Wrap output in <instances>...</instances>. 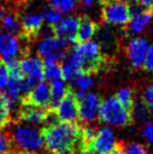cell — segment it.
I'll list each match as a JSON object with an SVG mask.
<instances>
[{
	"instance_id": "37",
	"label": "cell",
	"mask_w": 153,
	"mask_h": 154,
	"mask_svg": "<svg viewBox=\"0 0 153 154\" xmlns=\"http://www.w3.org/2000/svg\"><path fill=\"white\" fill-rule=\"evenodd\" d=\"M79 154H99V153H96L94 151H89V150H83V151H80Z\"/></svg>"
},
{
	"instance_id": "39",
	"label": "cell",
	"mask_w": 153,
	"mask_h": 154,
	"mask_svg": "<svg viewBox=\"0 0 153 154\" xmlns=\"http://www.w3.org/2000/svg\"><path fill=\"white\" fill-rule=\"evenodd\" d=\"M152 9H153V8H152Z\"/></svg>"
},
{
	"instance_id": "12",
	"label": "cell",
	"mask_w": 153,
	"mask_h": 154,
	"mask_svg": "<svg viewBox=\"0 0 153 154\" xmlns=\"http://www.w3.org/2000/svg\"><path fill=\"white\" fill-rule=\"evenodd\" d=\"M115 144H116V141H115L113 131L111 128L104 127V128L98 129L97 135L87 145L86 150L94 151L99 154H109V152L114 149Z\"/></svg>"
},
{
	"instance_id": "17",
	"label": "cell",
	"mask_w": 153,
	"mask_h": 154,
	"mask_svg": "<svg viewBox=\"0 0 153 154\" xmlns=\"http://www.w3.org/2000/svg\"><path fill=\"white\" fill-rule=\"evenodd\" d=\"M98 25L96 23L90 19L87 16L79 18V26H78V30H76V43L81 44L88 42L90 38L94 37V35L97 33Z\"/></svg>"
},
{
	"instance_id": "26",
	"label": "cell",
	"mask_w": 153,
	"mask_h": 154,
	"mask_svg": "<svg viewBox=\"0 0 153 154\" xmlns=\"http://www.w3.org/2000/svg\"><path fill=\"white\" fill-rule=\"evenodd\" d=\"M74 85L79 89V91H86V90L90 89L92 85H94V80H92V75L87 74L83 72H79L78 75L74 78Z\"/></svg>"
},
{
	"instance_id": "7",
	"label": "cell",
	"mask_w": 153,
	"mask_h": 154,
	"mask_svg": "<svg viewBox=\"0 0 153 154\" xmlns=\"http://www.w3.org/2000/svg\"><path fill=\"white\" fill-rule=\"evenodd\" d=\"M54 117L52 109L33 107V106H24L20 105V108L17 110L14 119V123H30V124H44Z\"/></svg>"
},
{
	"instance_id": "5",
	"label": "cell",
	"mask_w": 153,
	"mask_h": 154,
	"mask_svg": "<svg viewBox=\"0 0 153 154\" xmlns=\"http://www.w3.org/2000/svg\"><path fill=\"white\" fill-rule=\"evenodd\" d=\"M70 52L69 43L53 36L43 38L37 44V53L44 61L63 62Z\"/></svg>"
},
{
	"instance_id": "11",
	"label": "cell",
	"mask_w": 153,
	"mask_h": 154,
	"mask_svg": "<svg viewBox=\"0 0 153 154\" xmlns=\"http://www.w3.org/2000/svg\"><path fill=\"white\" fill-rule=\"evenodd\" d=\"M78 26H79V18L76 16H68L62 18L55 26H53L52 30L55 37L71 44L76 43Z\"/></svg>"
},
{
	"instance_id": "14",
	"label": "cell",
	"mask_w": 153,
	"mask_h": 154,
	"mask_svg": "<svg viewBox=\"0 0 153 154\" xmlns=\"http://www.w3.org/2000/svg\"><path fill=\"white\" fill-rule=\"evenodd\" d=\"M146 51H148V42L143 37H135L127 44L126 54L131 64L134 68L142 66L146 55Z\"/></svg>"
},
{
	"instance_id": "22",
	"label": "cell",
	"mask_w": 153,
	"mask_h": 154,
	"mask_svg": "<svg viewBox=\"0 0 153 154\" xmlns=\"http://www.w3.org/2000/svg\"><path fill=\"white\" fill-rule=\"evenodd\" d=\"M11 109L8 100L2 94H0V129L6 128L11 123Z\"/></svg>"
},
{
	"instance_id": "15",
	"label": "cell",
	"mask_w": 153,
	"mask_h": 154,
	"mask_svg": "<svg viewBox=\"0 0 153 154\" xmlns=\"http://www.w3.org/2000/svg\"><path fill=\"white\" fill-rule=\"evenodd\" d=\"M132 17L128 23V30L133 34H139L142 30H144L152 19V11L151 10H143L137 6H131Z\"/></svg>"
},
{
	"instance_id": "38",
	"label": "cell",
	"mask_w": 153,
	"mask_h": 154,
	"mask_svg": "<svg viewBox=\"0 0 153 154\" xmlns=\"http://www.w3.org/2000/svg\"><path fill=\"white\" fill-rule=\"evenodd\" d=\"M16 154H36L34 152H30V151H18Z\"/></svg>"
},
{
	"instance_id": "27",
	"label": "cell",
	"mask_w": 153,
	"mask_h": 154,
	"mask_svg": "<svg viewBox=\"0 0 153 154\" xmlns=\"http://www.w3.org/2000/svg\"><path fill=\"white\" fill-rule=\"evenodd\" d=\"M42 16L44 18V20L46 22V24L50 27H53V26H55L62 19V14L55 10V9L53 8H46L45 10H43L42 13Z\"/></svg>"
},
{
	"instance_id": "4",
	"label": "cell",
	"mask_w": 153,
	"mask_h": 154,
	"mask_svg": "<svg viewBox=\"0 0 153 154\" xmlns=\"http://www.w3.org/2000/svg\"><path fill=\"white\" fill-rule=\"evenodd\" d=\"M15 149L39 150L43 147L41 131L32 126H16L13 132H8ZM18 152V151H17Z\"/></svg>"
},
{
	"instance_id": "30",
	"label": "cell",
	"mask_w": 153,
	"mask_h": 154,
	"mask_svg": "<svg viewBox=\"0 0 153 154\" xmlns=\"http://www.w3.org/2000/svg\"><path fill=\"white\" fill-rule=\"evenodd\" d=\"M9 80V71L6 61L0 57V92H2Z\"/></svg>"
},
{
	"instance_id": "1",
	"label": "cell",
	"mask_w": 153,
	"mask_h": 154,
	"mask_svg": "<svg viewBox=\"0 0 153 154\" xmlns=\"http://www.w3.org/2000/svg\"><path fill=\"white\" fill-rule=\"evenodd\" d=\"M82 124L56 122L41 129L43 146L50 154H76L83 150Z\"/></svg>"
},
{
	"instance_id": "6",
	"label": "cell",
	"mask_w": 153,
	"mask_h": 154,
	"mask_svg": "<svg viewBox=\"0 0 153 154\" xmlns=\"http://www.w3.org/2000/svg\"><path fill=\"white\" fill-rule=\"evenodd\" d=\"M55 118L59 122L67 123H80L79 122V103L76 91L68 86L64 98L59 103L54 109H52ZM81 124V123H80Z\"/></svg>"
},
{
	"instance_id": "8",
	"label": "cell",
	"mask_w": 153,
	"mask_h": 154,
	"mask_svg": "<svg viewBox=\"0 0 153 154\" xmlns=\"http://www.w3.org/2000/svg\"><path fill=\"white\" fill-rule=\"evenodd\" d=\"M20 25H21V39L30 43L33 42L42 30L44 18L42 14L37 13H25L20 17Z\"/></svg>"
},
{
	"instance_id": "34",
	"label": "cell",
	"mask_w": 153,
	"mask_h": 154,
	"mask_svg": "<svg viewBox=\"0 0 153 154\" xmlns=\"http://www.w3.org/2000/svg\"><path fill=\"white\" fill-rule=\"evenodd\" d=\"M109 154H123V146H122V141L116 142L114 149L109 152Z\"/></svg>"
},
{
	"instance_id": "28",
	"label": "cell",
	"mask_w": 153,
	"mask_h": 154,
	"mask_svg": "<svg viewBox=\"0 0 153 154\" xmlns=\"http://www.w3.org/2000/svg\"><path fill=\"white\" fill-rule=\"evenodd\" d=\"M122 146H123V154H148L146 149L140 143L122 142Z\"/></svg>"
},
{
	"instance_id": "35",
	"label": "cell",
	"mask_w": 153,
	"mask_h": 154,
	"mask_svg": "<svg viewBox=\"0 0 153 154\" xmlns=\"http://www.w3.org/2000/svg\"><path fill=\"white\" fill-rule=\"evenodd\" d=\"M95 1L96 0H78V2H80L83 7L86 8H90V7H92L95 5Z\"/></svg>"
},
{
	"instance_id": "19",
	"label": "cell",
	"mask_w": 153,
	"mask_h": 154,
	"mask_svg": "<svg viewBox=\"0 0 153 154\" xmlns=\"http://www.w3.org/2000/svg\"><path fill=\"white\" fill-rule=\"evenodd\" d=\"M0 26L6 33L14 35V36H20L21 25L17 15L11 13L6 14L4 18H2V20H1V23H0Z\"/></svg>"
},
{
	"instance_id": "31",
	"label": "cell",
	"mask_w": 153,
	"mask_h": 154,
	"mask_svg": "<svg viewBox=\"0 0 153 154\" xmlns=\"http://www.w3.org/2000/svg\"><path fill=\"white\" fill-rule=\"evenodd\" d=\"M142 68L146 72L153 73V44L146 51V55H145L144 62L142 64Z\"/></svg>"
},
{
	"instance_id": "33",
	"label": "cell",
	"mask_w": 153,
	"mask_h": 154,
	"mask_svg": "<svg viewBox=\"0 0 153 154\" xmlns=\"http://www.w3.org/2000/svg\"><path fill=\"white\" fill-rule=\"evenodd\" d=\"M146 105L150 107V109L153 111V85L149 86L144 91V98H143Z\"/></svg>"
},
{
	"instance_id": "16",
	"label": "cell",
	"mask_w": 153,
	"mask_h": 154,
	"mask_svg": "<svg viewBox=\"0 0 153 154\" xmlns=\"http://www.w3.org/2000/svg\"><path fill=\"white\" fill-rule=\"evenodd\" d=\"M20 44L16 36L8 33H0V54L5 60L18 57Z\"/></svg>"
},
{
	"instance_id": "13",
	"label": "cell",
	"mask_w": 153,
	"mask_h": 154,
	"mask_svg": "<svg viewBox=\"0 0 153 154\" xmlns=\"http://www.w3.org/2000/svg\"><path fill=\"white\" fill-rule=\"evenodd\" d=\"M20 66L25 77L35 82H42L44 80V63L39 56H30V54L23 56Z\"/></svg>"
},
{
	"instance_id": "36",
	"label": "cell",
	"mask_w": 153,
	"mask_h": 154,
	"mask_svg": "<svg viewBox=\"0 0 153 154\" xmlns=\"http://www.w3.org/2000/svg\"><path fill=\"white\" fill-rule=\"evenodd\" d=\"M5 15H6V10H5V7L1 4H0V23H1V20H2V18H4Z\"/></svg>"
},
{
	"instance_id": "29",
	"label": "cell",
	"mask_w": 153,
	"mask_h": 154,
	"mask_svg": "<svg viewBox=\"0 0 153 154\" xmlns=\"http://www.w3.org/2000/svg\"><path fill=\"white\" fill-rule=\"evenodd\" d=\"M80 72L78 69H76L73 65H71L70 63L65 62L62 65V78L65 81H73L74 78L78 75V73Z\"/></svg>"
},
{
	"instance_id": "21",
	"label": "cell",
	"mask_w": 153,
	"mask_h": 154,
	"mask_svg": "<svg viewBox=\"0 0 153 154\" xmlns=\"http://www.w3.org/2000/svg\"><path fill=\"white\" fill-rule=\"evenodd\" d=\"M62 78V66L59 62L44 61V79L48 81L60 80Z\"/></svg>"
},
{
	"instance_id": "24",
	"label": "cell",
	"mask_w": 153,
	"mask_h": 154,
	"mask_svg": "<svg viewBox=\"0 0 153 154\" xmlns=\"http://www.w3.org/2000/svg\"><path fill=\"white\" fill-rule=\"evenodd\" d=\"M50 7L61 14H68L76 10L78 0H47Z\"/></svg>"
},
{
	"instance_id": "18",
	"label": "cell",
	"mask_w": 153,
	"mask_h": 154,
	"mask_svg": "<svg viewBox=\"0 0 153 154\" xmlns=\"http://www.w3.org/2000/svg\"><path fill=\"white\" fill-rule=\"evenodd\" d=\"M68 86H65L64 81L62 80H54L52 81L51 86H50V96H51V100H50V108L54 109V108L59 105V103L64 98V96L67 94Z\"/></svg>"
},
{
	"instance_id": "32",
	"label": "cell",
	"mask_w": 153,
	"mask_h": 154,
	"mask_svg": "<svg viewBox=\"0 0 153 154\" xmlns=\"http://www.w3.org/2000/svg\"><path fill=\"white\" fill-rule=\"evenodd\" d=\"M142 133H143V136L153 145V120H150L149 123L145 125Z\"/></svg>"
},
{
	"instance_id": "9",
	"label": "cell",
	"mask_w": 153,
	"mask_h": 154,
	"mask_svg": "<svg viewBox=\"0 0 153 154\" xmlns=\"http://www.w3.org/2000/svg\"><path fill=\"white\" fill-rule=\"evenodd\" d=\"M50 86L46 82H39L37 86L33 88L28 94H24L20 98V105L24 106H33V107L50 108Z\"/></svg>"
},
{
	"instance_id": "25",
	"label": "cell",
	"mask_w": 153,
	"mask_h": 154,
	"mask_svg": "<svg viewBox=\"0 0 153 154\" xmlns=\"http://www.w3.org/2000/svg\"><path fill=\"white\" fill-rule=\"evenodd\" d=\"M17 151L13 144L9 133L0 132V154H16Z\"/></svg>"
},
{
	"instance_id": "3",
	"label": "cell",
	"mask_w": 153,
	"mask_h": 154,
	"mask_svg": "<svg viewBox=\"0 0 153 154\" xmlns=\"http://www.w3.org/2000/svg\"><path fill=\"white\" fill-rule=\"evenodd\" d=\"M132 17L131 5L126 0H105L101 4V18L108 25H127Z\"/></svg>"
},
{
	"instance_id": "23",
	"label": "cell",
	"mask_w": 153,
	"mask_h": 154,
	"mask_svg": "<svg viewBox=\"0 0 153 154\" xmlns=\"http://www.w3.org/2000/svg\"><path fill=\"white\" fill-rule=\"evenodd\" d=\"M132 112L134 114L136 119L140 120V122H148L152 117V110L150 109V107L146 105V103L143 99L142 100H137L134 103Z\"/></svg>"
},
{
	"instance_id": "2",
	"label": "cell",
	"mask_w": 153,
	"mask_h": 154,
	"mask_svg": "<svg viewBox=\"0 0 153 154\" xmlns=\"http://www.w3.org/2000/svg\"><path fill=\"white\" fill-rule=\"evenodd\" d=\"M99 120L102 123L114 125V126H130L134 123L133 115L120 105L116 97H111L101 101L99 111Z\"/></svg>"
},
{
	"instance_id": "10",
	"label": "cell",
	"mask_w": 153,
	"mask_h": 154,
	"mask_svg": "<svg viewBox=\"0 0 153 154\" xmlns=\"http://www.w3.org/2000/svg\"><path fill=\"white\" fill-rule=\"evenodd\" d=\"M79 103V122L81 124H89L90 122L96 119L98 116L101 99L97 94H87L81 99H78Z\"/></svg>"
},
{
	"instance_id": "20",
	"label": "cell",
	"mask_w": 153,
	"mask_h": 154,
	"mask_svg": "<svg viewBox=\"0 0 153 154\" xmlns=\"http://www.w3.org/2000/svg\"><path fill=\"white\" fill-rule=\"evenodd\" d=\"M116 99L118 100L120 105L123 106L127 111L132 114L133 107H134V90L132 88H122L117 91V94H115ZM133 115V114H132Z\"/></svg>"
}]
</instances>
